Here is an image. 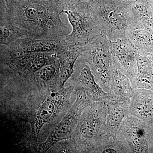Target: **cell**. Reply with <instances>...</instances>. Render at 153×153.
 Returning a JSON list of instances; mask_svg holds the SVG:
<instances>
[{"label":"cell","instance_id":"6da1fadb","mask_svg":"<svg viewBox=\"0 0 153 153\" xmlns=\"http://www.w3.org/2000/svg\"><path fill=\"white\" fill-rule=\"evenodd\" d=\"M76 92L66 82L57 91L34 94L0 102L1 114L16 127L23 151L31 152L38 143L46 140L76 100Z\"/></svg>","mask_w":153,"mask_h":153},{"label":"cell","instance_id":"7a4b0ae2","mask_svg":"<svg viewBox=\"0 0 153 153\" xmlns=\"http://www.w3.org/2000/svg\"><path fill=\"white\" fill-rule=\"evenodd\" d=\"M0 2L1 23L18 26L37 39L63 40L69 34L60 19L57 0H14L8 6L4 0Z\"/></svg>","mask_w":153,"mask_h":153},{"label":"cell","instance_id":"3957f363","mask_svg":"<svg viewBox=\"0 0 153 153\" xmlns=\"http://www.w3.org/2000/svg\"><path fill=\"white\" fill-rule=\"evenodd\" d=\"M60 61L57 58L53 63L32 74L23 75L9 70L4 78L5 88L9 94L17 97L58 91L63 88L60 84Z\"/></svg>","mask_w":153,"mask_h":153},{"label":"cell","instance_id":"277c9868","mask_svg":"<svg viewBox=\"0 0 153 153\" xmlns=\"http://www.w3.org/2000/svg\"><path fill=\"white\" fill-rule=\"evenodd\" d=\"M107 115L105 100L94 102L85 108L69 138L76 153H97Z\"/></svg>","mask_w":153,"mask_h":153},{"label":"cell","instance_id":"5b68a950","mask_svg":"<svg viewBox=\"0 0 153 153\" xmlns=\"http://www.w3.org/2000/svg\"><path fill=\"white\" fill-rule=\"evenodd\" d=\"M89 5L100 32L109 41L126 38L131 24L130 4L118 0H94Z\"/></svg>","mask_w":153,"mask_h":153},{"label":"cell","instance_id":"8992f818","mask_svg":"<svg viewBox=\"0 0 153 153\" xmlns=\"http://www.w3.org/2000/svg\"><path fill=\"white\" fill-rule=\"evenodd\" d=\"M58 3L61 13L67 15L72 27L71 33L65 39L68 48L85 46L100 34V30L91 14L89 3Z\"/></svg>","mask_w":153,"mask_h":153},{"label":"cell","instance_id":"52a82bcc","mask_svg":"<svg viewBox=\"0 0 153 153\" xmlns=\"http://www.w3.org/2000/svg\"><path fill=\"white\" fill-rule=\"evenodd\" d=\"M82 55L89 64L97 82L108 93L115 67L110 48V41L106 35L100 32L85 45Z\"/></svg>","mask_w":153,"mask_h":153},{"label":"cell","instance_id":"ba28073f","mask_svg":"<svg viewBox=\"0 0 153 153\" xmlns=\"http://www.w3.org/2000/svg\"><path fill=\"white\" fill-rule=\"evenodd\" d=\"M76 100L66 114L49 134L44 141L35 145L31 152L47 153L49 149L61 141L70 138L84 109L94 102L80 91H76Z\"/></svg>","mask_w":153,"mask_h":153},{"label":"cell","instance_id":"9c48e42d","mask_svg":"<svg viewBox=\"0 0 153 153\" xmlns=\"http://www.w3.org/2000/svg\"><path fill=\"white\" fill-rule=\"evenodd\" d=\"M65 39L44 40L27 37L19 39L9 46L1 45V63L12 58L33 53L59 54L68 49Z\"/></svg>","mask_w":153,"mask_h":153},{"label":"cell","instance_id":"30bf717a","mask_svg":"<svg viewBox=\"0 0 153 153\" xmlns=\"http://www.w3.org/2000/svg\"><path fill=\"white\" fill-rule=\"evenodd\" d=\"M146 123L129 113L121 124L117 135V138L127 145L131 153L149 152Z\"/></svg>","mask_w":153,"mask_h":153},{"label":"cell","instance_id":"8fae6325","mask_svg":"<svg viewBox=\"0 0 153 153\" xmlns=\"http://www.w3.org/2000/svg\"><path fill=\"white\" fill-rule=\"evenodd\" d=\"M74 70L67 82L73 85L76 91H82L94 102L108 98V93L97 82L89 64L82 55L76 60Z\"/></svg>","mask_w":153,"mask_h":153},{"label":"cell","instance_id":"7c38bea8","mask_svg":"<svg viewBox=\"0 0 153 153\" xmlns=\"http://www.w3.org/2000/svg\"><path fill=\"white\" fill-rule=\"evenodd\" d=\"M115 67L132 81L137 72V49L127 38L110 41Z\"/></svg>","mask_w":153,"mask_h":153},{"label":"cell","instance_id":"4fadbf2b","mask_svg":"<svg viewBox=\"0 0 153 153\" xmlns=\"http://www.w3.org/2000/svg\"><path fill=\"white\" fill-rule=\"evenodd\" d=\"M55 53H33L12 58L1 64L8 66L18 74L26 75L35 73L57 59Z\"/></svg>","mask_w":153,"mask_h":153},{"label":"cell","instance_id":"5bb4252c","mask_svg":"<svg viewBox=\"0 0 153 153\" xmlns=\"http://www.w3.org/2000/svg\"><path fill=\"white\" fill-rule=\"evenodd\" d=\"M134 93L130 79L115 67L108 92V99L115 102L129 104Z\"/></svg>","mask_w":153,"mask_h":153},{"label":"cell","instance_id":"9a60e30c","mask_svg":"<svg viewBox=\"0 0 153 153\" xmlns=\"http://www.w3.org/2000/svg\"><path fill=\"white\" fill-rule=\"evenodd\" d=\"M137 72L131 81L134 90L153 88V55L137 49Z\"/></svg>","mask_w":153,"mask_h":153},{"label":"cell","instance_id":"2e32d148","mask_svg":"<svg viewBox=\"0 0 153 153\" xmlns=\"http://www.w3.org/2000/svg\"><path fill=\"white\" fill-rule=\"evenodd\" d=\"M147 89L138 88L134 90L129 105V113L148 123L153 118V94Z\"/></svg>","mask_w":153,"mask_h":153},{"label":"cell","instance_id":"e0dca14e","mask_svg":"<svg viewBox=\"0 0 153 153\" xmlns=\"http://www.w3.org/2000/svg\"><path fill=\"white\" fill-rule=\"evenodd\" d=\"M105 101L107 106V115L102 135L117 137L118 130L123 120L129 113V104L115 102L108 98Z\"/></svg>","mask_w":153,"mask_h":153},{"label":"cell","instance_id":"ac0fdd59","mask_svg":"<svg viewBox=\"0 0 153 153\" xmlns=\"http://www.w3.org/2000/svg\"><path fill=\"white\" fill-rule=\"evenodd\" d=\"M85 49V46L68 48L57 55L60 63V76L61 86L64 87L66 82L74 72L76 60Z\"/></svg>","mask_w":153,"mask_h":153},{"label":"cell","instance_id":"d6986e66","mask_svg":"<svg viewBox=\"0 0 153 153\" xmlns=\"http://www.w3.org/2000/svg\"><path fill=\"white\" fill-rule=\"evenodd\" d=\"M126 37L139 50L147 52L153 51V29L130 25Z\"/></svg>","mask_w":153,"mask_h":153},{"label":"cell","instance_id":"ffe728a7","mask_svg":"<svg viewBox=\"0 0 153 153\" xmlns=\"http://www.w3.org/2000/svg\"><path fill=\"white\" fill-rule=\"evenodd\" d=\"M131 25L153 29V9L145 1L130 4Z\"/></svg>","mask_w":153,"mask_h":153},{"label":"cell","instance_id":"44dd1931","mask_svg":"<svg viewBox=\"0 0 153 153\" xmlns=\"http://www.w3.org/2000/svg\"><path fill=\"white\" fill-rule=\"evenodd\" d=\"M1 45L9 46L19 39L27 37H34L27 30L9 22L0 24Z\"/></svg>","mask_w":153,"mask_h":153},{"label":"cell","instance_id":"7402d4cb","mask_svg":"<svg viewBox=\"0 0 153 153\" xmlns=\"http://www.w3.org/2000/svg\"><path fill=\"white\" fill-rule=\"evenodd\" d=\"M47 153H76L69 139L61 141L49 149Z\"/></svg>","mask_w":153,"mask_h":153},{"label":"cell","instance_id":"603a6c76","mask_svg":"<svg viewBox=\"0 0 153 153\" xmlns=\"http://www.w3.org/2000/svg\"><path fill=\"white\" fill-rule=\"evenodd\" d=\"M93 1L94 0H57L58 2L63 4H73L82 2L90 3Z\"/></svg>","mask_w":153,"mask_h":153},{"label":"cell","instance_id":"cb8c5ba5","mask_svg":"<svg viewBox=\"0 0 153 153\" xmlns=\"http://www.w3.org/2000/svg\"><path fill=\"white\" fill-rule=\"evenodd\" d=\"M4 1L5 3L6 6H8L13 2L14 0H4Z\"/></svg>","mask_w":153,"mask_h":153},{"label":"cell","instance_id":"d4e9b609","mask_svg":"<svg viewBox=\"0 0 153 153\" xmlns=\"http://www.w3.org/2000/svg\"><path fill=\"white\" fill-rule=\"evenodd\" d=\"M36 1H44V0H36Z\"/></svg>","mask_w":153,"mask_h":153}]
</instances>
